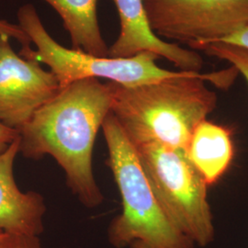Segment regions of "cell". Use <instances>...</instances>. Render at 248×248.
I'll list each match as a JSON object with an SVG mask.
<instances>
[{
	"label": "cell",
	"instance_id": "cell-1",
	"mask_svg": "<svg viewBox=\"0 0 248 248\" xmlns=\"http://www.w3.org/2000/svg\"><path fill=\"white\" fill-rule=\"evenodd\" d=\"M111 102L108 82L78 80L61 89L18 132L19 153L30 159L52 156L87 208H96L104 200L93 172V150Z\"/></svg>",
	"mask_w": 248,
	"mask_h": 248
},
{
	"label": "cell",
	"instance_id": "cell-2",
	"mask_svg": "<svg viewBox=\"0 0 248 248\" xmlns=\"http://www.w3.org/2000/svg\"><path fill=\"white\" fill-rule=\"evenodd\" d=\"M239 72L222 71L185 76L136 87L108 82L112 91L110 112L131 142H155L186 153L198 125L217 106V94L205 82L227 89Z\"/></svg>",
	"mask_w": 248,
	"mask_h": 248
},
{
	"label": "cell",
	"instance_id": "cell-3",
	"mask_svg": "<svg viewBox=\"0 0 248 248\" xmlns=\"http://www.w3.org/2000/svg\"><path fill=\"white\" fill-rule=\"evenodd\" d=\"M101 129L108 153L107 165L123 205L108 227V243L115 248H195L162 208L132 142L111 112Z\"/></svg>",
	"mask_w": 248,
	"mask_h": 248
},
{
	"label": "cell",
	"instance_id": "cell-4",
	"mask_svg": "<svg viewBox=\"0 0 248 248\" xmlns=\"http://www.w3.org/2000/svg\"><path fill=\"white\" fill-rule=\"evenodd\" d=\"M17 18L18 25L36 46V50H20L18 54L25 59L46 64L58 80L61 89L88 78L136 87L182 77L190 72L161 68L156 63L159 56L152 52H142L127 58H111L65 48L50 35L31 4L21 6Z\"/></svg>",
	"mask_w": 248,
	"mask_h": 248
},
{
	"label": "cell",
	"instance_id": "cell-5",
	"mask_svg": "<svg viewBox=\"0 0 248 248\" xmlns=\"http://www.w3.org/2000/svg\"><path fill=\"white\" fill-rule=\"evenodd\" d=\"M132 144L169 219L195 246H210L215 238V227L208 185L186 152L155 142Z\"/></svg>",
	"mask_w": 248,
	"mask_h": 248
},
{
	"label": "cell",
	"instance_id": "cell-6",
	"mask_svg": "<svg viewBox=\"0 0 248 248\" xmlns=\"http://www.w3.org/2000/svg\"><path fill=\"white\" fill-rule=\"evenodd\" d=\"M142 3L155 35L188 46L216 42L248 24V0H142Z\"/></svg>",
	"mask_w": 248,
	"mask_h": 248
},
{
	"label": "cell",
	"instance_id": "cell-7",
	"mask_svg": "<svg viewBox=\"0 0 248 248\" xmlns=\"http://www.w3.org/2000/svg\"><path fill=\"white\" fill-rule=\"evenodd\" d=\"M9 39L0 38V123L19 132L62 89L52 72L16 53Z\"/></svg>",
	"mask_w": 248,
	"mask_h": 248
},
{
	"label": "cell",
	"instance_id": "cell-8",
	"mask_svg": "<svg viewBox=\"0 0 248 248\" xmlns=\"http://www.w3.org/2000/svg\"><path fill=\"white\" fill-rule=\"evenodd\" d=\"M120 18V33L108 47V57L127 58L142 52L156 53L182 71L200 72L204 61L201 54L169 44L151 29L142 0H112Z\"/></svg>",
	"mask_w": 248,
	"mask_h": 248
},
{
	"label": "cell",
	"instance_id": "cell-9",
	"mask_svg": "<svg viewBox=\"0 0 248 248\" xmlns=\"http://www.w3.org/2000/svg\"><path fill=\"white\" fill-rule=\"evenodd\" d=\"M19 153V135L0 153V231L10 235L38 236L45 230L46 205L36 191L23 192L14 177V163Z\"/></svg>",
	"mask_w": 248,
	"mask_h": 248
},
{
	"label": "cell",
	"instance_id": "cell-10",
	"mask_svg": "<svg viewBox=\"0 0 248 248\" xmlns=\"http://www.w3.org/2000/svg\"><path fill=\"white\" fill-rule=\"evenodd\" d=\"M186 155L206 184L212 186L226 173L234 157L232 132L205 120L192 134Z\"/></svg>",
	"mask_w": 248,
	"mask_h": 248
},
{
	"label": "cell",
	"instance_id": "cell-11",
	"mask_svg": "<svg viewBox=\"0 0 248 248\" xmlns=\"http://www.w3.org/2000/svg\"><path fill=\"white\" fill-rule=\"evenodd\" d=\"M62 19L72 49L98 57H108V46L98 23V0H44Z\"/></svg>",
	"mask_w": 248,
	"mask_h": 248
},
{
	"label": "cell",
	"instance_id": "cell-12",
	"mask_svg": "<svg viewBox=\"0 0 248 248\" xmlns=\"http://www.w3.org/2000/svg\"><path fill=\"white\" fill-rule=\"evenodd\" d=\"M194 51H202L210 56L230 62L247 80L248 84V50L224 43H208L189 46Z\"/></svg>",
	"mask_w": 248,
	"mask_h": 248
},
{
	"label": "cell",
	"instance_id": "cell-13",
	"mask_svg": "<svg viewBox=\"0 0 248 248\" xmlns=\"http://www.w3.org/2000/svg\"><path fill=\"white\" fill-rule=\"evenodd\" d=\"M0 248H44L40 237L5 234L0 240Z\"/></svg>",
	"mask_w": 248,
	"mask_h": 248
},
{
	"label": "cell",
	"instance_id": "cell-14",
	"mask_svg": "<svg viewBox=\"0 0 248 248\" xmlns=\"http://www.w3.org/2000/svg\"><path fill=\"white\" fill-rule=\"evenodd\" d=\"M2 36H9V38L18 41L21 45V50H28L31 48V39L18 24L10 23L8 20L0 18V38Z\"/></svg>",
	"mask_w": 248,
	"mask_h": 248
},
{
	"label": "cell",
	"instance_id": "cell-15",
	"mask_svg": "<svg viewBox=\"0 0 248 248\" xmlns=\"http://www.w3.org/2000/svg\"><path fill=\"white\" fill-rule=\"evenodd\" d=\"M213 43H224L228 45H236L248 50V24L238 31Z\"/></svg>",
	"mask_w": 248,
	"mask_h": 248
},
{
	"label": "cell",
	"instance_id": "cell-16",
	"mask_svg": "<svg viewBox=\"0 0 248 248\" xmlns=\"http://www.w3.org/2000/svg\"><path fill=\"white\" fill-rule=\"evenodd\" d=\"M18 135L19 133L17 130L0 123V153L6 150L18 138Z\"/></svg>",
	"mask_w": 248,
	"mask_h": 248
},
{
	"label": "cell",
	"instance_id": "cell-17",
	"mask_svg": "<svg viewBox=\"0 0 248 248\" xmlns=\"http://www.w3.org/2000/svg\"><path fill=\"white\" fill-rule=\"evenodd\" d=\"M6 233H4L2 231H0V240L2 239L4 236H5Z\"/></svg>",
	"mask_w": 248,
	"mask_h": 248
}]
</instances>
